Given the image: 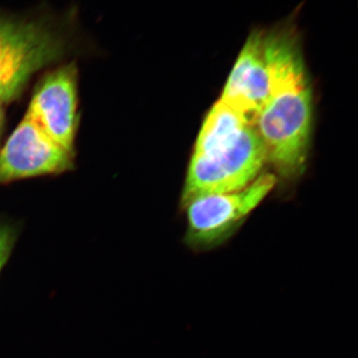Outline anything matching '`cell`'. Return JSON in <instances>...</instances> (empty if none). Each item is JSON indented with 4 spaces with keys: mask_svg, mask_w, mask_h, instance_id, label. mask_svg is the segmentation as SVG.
<instances>
[{
    "mask_svg": "<svg viewBox=\"0 0 358 358\" xmlns=\"http://www.w3.org/2000/svg\"><path fill=\"white\" fill-rule=\"evenodd\" d=\"M262 27L268 93L256 128L267 162L284 179L300 178L307 166L313 122V94L296 16Z\"/></svg>",
    "mask_w": 358,
    "mask_h": 358,
    "instance_id": "cell-1",
    "label": "cell"
},
{
    "mask_svg": "<svg viewBox=\"0 0 358 358\" xmlns=\"http://www.w3.org/2000/svg\"><path fill=\"white\" fill-rule=\"evenodd\" d=\"M51 14L0 13V102L21 95L30 78L64 56L67 38Z\"/></svg>",
    "mask_w": 358,
    "mask_h": 358,
    "instance_id": "cell-2",
    "label": "cell"
},
{
    "mask_svg": "<svg viewBox=\"0 0 358 358\" xmlns=\"http://www.w3.org/2000/svg\"><path fill=\"white\" fill-rule=\"evenodd\" d=\"M277 185L272 173H261L239 192L206 195L185 205L183 243L196 254L221 248Z\"/></svg>",
    "mask_w": 358,
    "mask_h": 358,
    "instance_id": "cell-3",
    "label": "cell"
},
{
    "mask_svg": "<svg viewBox=\"0 0 358 358\" xmlns=\"http://www.w3.org/2000/svg\"><path fill=\"white\" fill-rule=\"evenodd\" d=\"M266 162L267 155L258 129L246 127L217 152L192 157L183 187V206L199 197L243 189L260 176Z\"/></svg>",
    "mask_w": 358,
    "mask_h": 358,
    "instance_id": "cell-4",
    "label": "cell"
},
{
    "mask_svg": "<svg viewBox=\"0 0 358 358\" xmlns=\"http://www.w3.org/2000/svg\"><path fill=\"white\" fill-rule=\"evenodd\" d=\"M51 140L74 154L78 115V70L62 66L52 71L35 90L25 114Z\"/></svg>",
    "mask_w": 358,
    "mask_h": 358,
    "instance_id": "cell-5",
    "label": "cell"
},
{
    "mask_svg": "<svg viewBox=\"0 0 358 358\" xmlns=\"http://www.w3.org/2000/svg\"><path fill=\"white\" fill-rule=\"evenodd\" d=\"M74 154L51 140L29 117H23L0 148V183L64 173Z\"/></svg>",
    "mask_w": 358,
    "mask_h": 358,
    "instance_id": "cell-6",
    "label": "cell"
},
{
    "mask_svg": "<svg viewBox=\"0 0 358 358\" xmlns=\"http://www.w3.org/2000/svg\"><path fill=\"white\" fill-rule=\"evenodd\" d=\"M268 93V73L262 27L249 33L219 100L256 127Z\"/></svg>",
    "mask_w": 358,
    "mask_h": 358,
    "instance_id": "cell-7",
    "label": "cell"
},
{
    "mask_svg": "<svg viewBox=\"0 0 358 358\" xmlns=\"http://www.w3.org/2000/svg\"><path fill=\"white\" fill-rule=\"evenodd\" d=\"M248 126L241 115L218 100L205 117L195 141L192 157H204L217 152L229 145Z\"/></svg>",
    "mask_w": 358,
    "mask_h": 358,
    "instance_id": "cell-8",
    "label": "cell"
},
{
    "mask_svg": "<svg viewBox=\"0 0 358 358\" xmlns=\"http://www.w3.org/2000/svg\"><path fill=\"white\" fill-rule=\"evenodd\" d=\"M14 241L13 232L6 226L0 225V272L6 265Z\"/></svg>",
    "mask_w": 358,
    "mask_h": 358,
    "instance_id": "cell-9",
    "label": "cell"
},
{
    "mask_svg": "<svg viewBox=\"0 0 358 358\" xmlns=\"http://www.w3.org/2000/svg\"><path fill=\"white\" fill-rule=\"evenodd\" d=\"M4 103L0 102V138H1L2 131H3L4 127Z\"/></svg>",
    "mask_w": 358,
    "mask_h": 358,
    "instance_id": "cell-10",
    "label": "cell"
}]
</instances>
